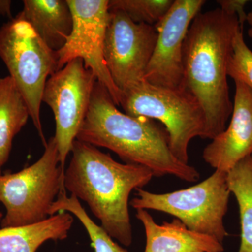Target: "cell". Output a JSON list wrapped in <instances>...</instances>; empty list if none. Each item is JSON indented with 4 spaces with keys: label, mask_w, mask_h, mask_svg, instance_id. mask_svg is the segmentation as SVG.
<instances>
[{
    "label": "cell",
    "mask_w": 252,
    "mask_h": 252,
    "mask_svg": "<svg viewBox=\"0 0 252 252\" xmlns=\"http://www.w3.org/2000/svg\"><path fill=\"white\" fill-rule=\"evenodd\" d=\"M77 140L108 149L126 163L147 167L154 177L172 175L189 182L200 178L195 167L181 162L172 153L165 127L153 119L121 112L98 81Z\"/></svg>",
    "instance_id": "6da1fadb"
},
{
    "label": "cell",
    "mask_w": 252,
    "mask_h": 252,
    "mask_svg": "<svg viewBox=\"0 0 252 252\" xmlns=\"http://www.w3.org/2000/svg\"><path fill=\"white\" fill-rule=\"evenodd\" d=\"M240 29L236 16L217 8L199 13L186 36L184 86L205 112V139L212 140L221 133L231 117L228 67L233 40Z\"/></svg>",
    "instance_id": "7a4b0ae2"
},
{
    "label": "cell",
    "mask_w": 252,
    "mask_h": 252,
    "mask_svg": "<svg viewBox=\"0 0 252 252\" xmlns=\"http://www.w3.org/2000/svg\"><path fill=\"white\" fill-rule=\"evenodd\" d=\"M64 170V187L86 202L112 238L125 246L132 241L129 198L154 177L152 170L135 164L121 163L90 144L76 140Z\"/></svg>",
    "instance_id": "3957f363"
},
{
    "label": "cell",
    "mask_w": 252,
    "mask_h": 252,
    "mask_svg": "<svg viewBox=\"0 0 252 252\" xmlns=\"http://www.w3.org/2000/svg\"><path fill=\"white\" fill-rule=\"evenodd\" d=\"M44 147L42 156L32 165L0 176V203L6 210L1 227L34 224L47 220L53 204L65 190L64 170L60 164L55 137Z\"/></svg>",
    "instance_id": "277c9868"
},
{
    "label": "cell",
    "mask_w": 252,
    "mask_h": 252,
    "mask_svg": "<svg viewBox=\"0 0 252 252\" xmlns=\"http://www.w3.org/2000/svg\"><path fill=\"white\" fill-rule=\"evenodd\" d=\"M0 59L23 94L43 144L40 110L49 78L58 71L57 51L50 49L19 14L0 28Z\"/></svg>",
    "instance_id": "5b68a950"
},
{
    "label": "cell",
    "mask_w": 252,
    "mask_h": 252,
    "mask_svg": "<svg viewBox=\"0 0 252 252\" xmlns=\"http://www.w3.org/2000/svg\"><path fill=\"white\" fill-rule=\"evenodd\" d=\"M120 106L128 115L161 123L168 132L172 153L184 163L189 164L190 141L205 139V112L186 89H167L143 81L122 93Z\"/></svg>",
    "instance_id": "8992f818"
},
{
    "label": "cell",
    "mask_w": 252,
    "mask_h": 252,
    "mask_svg": "<svg viewBox=\"0 0 252 252\" xmlns=\"http://www.w3.org/2000/svg\"><path fill=\"white\" fill-rule=\"evenodd\" d=\"M130 205L136 210L165 212L178 219L189 229L210 235L223 243L228 236L224 217L230 195L227 172L215 170L198 185L171 193L157 194L136 190Z\"/></svg>",
    "instance_id": "52a82bcc"
},
{
    "label": "cell",
    "mask_w": 252,
    "mask_h": 252,
    "mask_svg": "<svg viewBox=\"0 0 252 252\" xmlns=\"http://www.w3.org/2000/svg\"><path fill=\"white\" fill-rule=\"evenodd\" d=\"M97 81L92 71L86 68L79 59L67 63L46 81L42 102L54 113V137L59 147L60 164L64 170L68 155L89 110Z\"/></svg>",
    "instance_id": "ba28073f"
},
{
    "label": "cell",
    "mask_w": 252,
    "mask_h": 252,
    "mask_svg": "<svg viewBox=\"0 0 252 252\" xmlns=\"http://www.w3.org/2000/svg\"><path fill=\"white\" fill-rule=\"evenodd\" d=\"M104 60L121 93L144 81L158 34L155 26L137 23L118 9H109Z\"/></svg>",
    "instance_id": "9c48e42d"
},
{
    "label": "cell",
    "mask_w": 252,
    "mask_h": 252,
    "mask_svg": "<svg viewBox=\"0 0 252 252\" xmlns=\"http://www.w3.org/2000/svg\"><path fill=\"white\" fill-rule=\"evenodd\" d=\"M73 18L72 32L57 51L58 71L74 59H81L97 81L120 106L122 93L114 84L104 60V40L109 20L108 0H67Z\"/></svg>",
    "instance_id": "30bf717a"
},
{
    "label": "cell",
    "mask_w": 252,
    "mask_h": 252,
    "mask_svg": "<svg viewBox=\"0 0 252 252\" xmlns=\"http://www.w3.org/2000/svg\"><path fill=\"white\" fill-rule=\"evenodd\" d=\"M205 0H175L167 14L156 24L158 37L144 80L167 89L184 86L183 48L194 18Z\"/></svg>",
    "instance_id": "8fae6325"
},
{
    "label": "cell",
    "mask_w": 252,
    "mask_h": 252,
    "mask_svg": "<svg viewBox=\"0 0 252 252\" xmlns=\"http://www.w3.org/2000/svg\"><path fill=\"white\" fill-rule=\"evenodd\" d=\"M235 85L230 124L203 152L206 163L225 172L252 154V91L240 81H235Z\"/></svg>",
    "instance_id": "7c38bea8"
},
{
    "label": "cell",
    "mask_w": 252,
    "mask_h": 252,
    "mask_svg": "<svg viewBox=\"0 0 252 252\" xmlns=\"http://www.w3.org/2000/svg\"><path fill=\"white\" fill-rule=\"evenodd\" d=\"M146 234L144 252H223V243L189 229L178 219L158 224L147 210H137Z\"/></svg>",
    "instance_id": "4fadbf2b"
},
{
    "label": "cell",
    "mask_w": 252,
    "mask_h": 252,
    "mask_svg": "<svg viewBox=\"0 0 252 252\" xmlns=\"http://www.w3.org/2000/svg\"><path fill=\"white\" fill-rule=\"evenodd\" d=\"M18 14L54 51L64 46L72 32V14L67 0H24Z\"/></svg>",
    "instance_id": "5bb4252c"
},
{
    "label": "cell",
    "mask_w": 252,
    "mask_h": 252,
    "mask_svg": "<svg viewBox=\"0 0 252 252\" xmlns=\"http://www.w3.org/2000/svg\"><path fill=\"white\" fill-rule=\"evenodd\" d=\"M72 215L60 212L34 224L0 228V252H36L48 240H63L72 228Z\"/></svg>",
    "instance_id": "9a60e30c"
},
{
    "label": "cell",
    "mask_w": 252,
    "mask_h": 252,
    "mask_svg": "<svg viewBox=\"0 0 252 252\" xmlns=\"http://www.w3.org/2000/svg\"><path fill=\"white\" fill-rule=\"evenodd\" d=\"M29 118L28 104L12 78H0V166L9 160L13 140Z\"/></svg>",
    "instance_id": "2e32d148"
},
{
    "label": "cell",
    "mask_w": 252,
    "mask_h": 252,
    "mask_svg": "<svg viewBox=\"0 0 252 252\" xmlns=\"http://www.w3.org/2000/svg\"><path fill=\"white\" fill-rule=\"evenodd\" d=\"M227 182L240 211L241 243L238 252H252V154L227 172Z\"/></svg>",
    "instance_id": "e0dca14e"
},
{
    "label": "cell",
    "mask_w": 252,
    "mask_h": 252,
    "mask_svg": "<svg viewBox=\"0 0 252 252\" xmlns=\"http://www.w3.org/2000/svg\"><path fill=\"white\" fill-rule=\"evenodd\" d=\"M60 212L72 214L80 220L91 239V246L94 252H128L113 240L102 226L94 223L81 205L79 199L74 195L67 196L66 190L59 194L50 210V216Z\"/></svg>",
    "instance_id": "ac0fdd59"
},
{
    "label": "cell",
    "mask_w": 252,
    "mask_h": 252,
    "mask_svg": "<svg viewBox=\"0 0 252 252\" xmlns=\"http://www.w3.org/2000/svg\"><path fill=\"white\" fill-rule=\"evenodd\" d=\"M175 0H110L109 9L125 13L137 23L155 26L170 9Z\"/></svg>",
    "instance_id": "d6986e66"
},
{
    "label": "cell",
    "mask_w": 252,
    "mask_h": 252,
    "mask_svg": "<svg viewBox=\"0 0 252 252\" xmlns=\"http://www.w3.org/2000/svg\"><path fill=\"white\" fill-rule=\"evenodd\" d=\"M228 76L234 81L243 83L252 91V51L245 43L241 29L239 30L233 40Z\"/></svg>",
    "instance_id": "ffe728a7"
},
{
    "label": "cell",
    "mask_w": 252,
    "mask_h": 252,
    "mask_svg": "<svg viewBox=\"0 0 252 252\" xmlns=\"http://www.w3.org/2000/svg\"><path fill=\"white\" fill-rule=\"evenodd\" d=\"M220 5V9L227 14L236 16L238 18L239 24L243 31L244 24L246 22L247 16L245 7L248 4V0H219L217 1Z\"/></svg>",
    "instance_id": "44dd1931"
},
{
    "label": "cell",
    "mask_w": 252,
    "mask_h": 252,
    "mask_svg": "<svg viewBox=\"0 0 252 252\" xmlns=\"http://www.w3.org/2000/svg\"><path fill=\"white\" fill-rule=\"evenodd\" d=\"M0 16H11V1L0 0Z\"/></svg>",
    "instance_id": "7402d4cb"
},
{
    "label": "cell",
    "mask_w": 252,
    "mask_h": 252,
    "mask_svg": "<svg viewBox=\"0 0 252 252\" xmlns=\"http://www.w3.org/2000/svg\"><path fill=\"white\" fill-rule=\"evenodd\" d=\"M246 22L248 23L250 25V28L248 30V35L252 39V8L251 11L248 13L247 16Z\"/></svg>",
    "instance_id": "603a6c76"
},
{
    "label": "cell",
    "mask_w": 252,
    "mask_h": 252,
    "mask_svg": "<svg viewBox=\"0 0 252 252\" xmlns=\"http://www.w3.org/2000/svg\"><path fill=\"white\" fill-rule=\"evenodd\" d=\"M3 214L1 213V212H0V224H1V220H3Z\"/></svg>",
    "instance_id": "cb8c5ba5"
},
{
    "label": "cell",
    "mask_w": 252,
    "mask_h": 252,
    "mask_svg": "<svg viewBox=\"0 0 252 252\" xmlns=\"http://www.w3.org/2000/svg\"><path fill=\"white\" fill-rule=\"evenodd\" d=\"M2 175V173H1V167L0 166V176Z\"/></svg>",
    "instance_id": "d4e9b609"
}]
</instances>
